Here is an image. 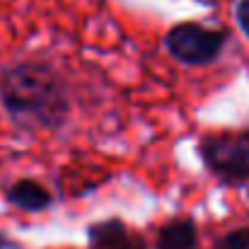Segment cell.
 I'll use <instances>...</instances> for the list:
<instances>
[{"mask_svg":"<svg viewBox=\"0 0 249 249\" xmlns=\"http://www.w3.org/2000/svg\"><path fill=\"white\" fill-rule=\"evenodd\" d=\"M0 99L5 111L29 126L58 128L66 124L71 99L61 75L39 61H19L0 78Z\"/></svg>","mask_w":249,"mask_h":249,"instance_id":"1","label":"cell"},{"mask_svg":"<svg viewBox=\"0 0 249 249\" xmlns=\"http://www.w3.org/2000/svg\"><path fill=\"white\" fill-rule=\"evenodd\" d=\"M198 155L220 184L242 186L249 181V131L206 136L198 143Z\"/></svg>","mask_w":249,"mask_h":249,"instance_id":"2","label":"cell"},{"mask_svg":"<svg viewBox=\"0 0 249 249\" xmlns=\"http://www.w3.org/2000/svg\"><path fill=\"white\" fill-rule=\"evenodd\" d=\"M228 39V29H208L196 22H181L167 32L165 46L169 56L184 66H208L223 53Z\"/></svg>","mask_w":249,"mask_h":249,"instance_id":"3","label":"cell"},{"mask_svg":"<svg viewBox=\"0 0 249 249\" xmlns=\"http://www.w3.org/2000/svg\"><path fill=\"white\" fill-rule=\"evenodd\" d=\"M87 242L89 249H148L145 240L131 235L121 218L92 223L87 228Z\"/></svg>","mask_w":249,"mask_h":249,"instance_id":"4","label":"cell"},{"mask_svg":"<svg viewBox=\"0 0 249 249\" xmlns=\"http://www.w3.org/2000/svg\"><path fill=\"white\" fill-rule=\"evenodd\" d=\"M5 198L17 206L19 211H27V213H41L51 206V194L44 184L34 181V179H19L15 184H10L5 189Z\"/></svg>","mask_w":249,"mask_h":249,"instance_id":"5","label":"cell"},{"mask_svg":"<svg viewBox=\"0 0 249 249\" xmlns=\"http://www.w3.org/2000/svg\"><path fill=\"white\" fill-rule=\"evenodd\" d=\"M198 247V230L196 223L186 215L172 218L158 230L155 249H196Z\"/></svg>","mask_w":249,"mask_h":249,"instance_id":"6","label":"cell"},{"mask_svg":"<svg viewBox=\"0 0 249 249\" xmlns=\"http://www.w3.org/2000/svg\"><path fill=\"white\" fill-rule=\"evenodd\" d=\"M218 245H223L228 249H249V228L230 230L228 235H223V240Z\"/></svg>","mask_w":249,"mask_h":249,"instance_id":"7","label":"cell"},{"mask_svg":"<svg viewBox=\"0 0 249 249\" xmlns=\"http://www.w3.org/2000/svg\"><path fill=\"white\" fill-rule=\"evenodd\" d=\"M235 22L242 29V34L249 39V0H237L235 2Z\"/></svg>","mask_w":249,"mask_h":249,"instance_id":"8","label":"cell"},{"mask_svg":"<svg viewBox=\"0 0 249 249\" xmlns=\"http://www.w3.org/2000/svg\"><path fill=\"white\" fill-rule=\"evenodd\" d=\"M0 249H19L12 240H7V235H0Z\"/></svg>","mask_w":249,"mask_h":249,"instance_id":"9","label":"cell"},{"mask_svg":"<svg viewBox=\"0 0 249 249\" xmlns=\"http://www.w3.org/2000/svg\"><path fill=\"white\" fill-rule=\"evenodd\" d=\"M213 249H228V247H223V245H215V247H213Z\"/></svg>","mask_w":249,"mask_h":249,"instance_id":"10","label":"cell"},{"mask_svg":"<svg viewBox=\"0 0 249 249\" xmlns=\"http://www.w3.org/2000/svg\"><path fill=\"white\" fill-rule=\"evenodd\" d=\"M247 194H249V191H247Z\"/></svg>","mask_w":249,"mask_h":249,"instance_id":"11","label":"cell"}]
</instances>
